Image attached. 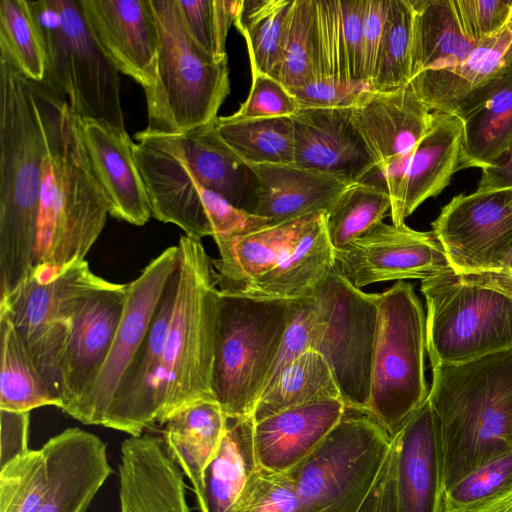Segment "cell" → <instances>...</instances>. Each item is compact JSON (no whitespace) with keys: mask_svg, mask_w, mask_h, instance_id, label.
<instances>
[{"mask_svg":"<svg viewBox=\"0 0 512 512\" xmlns=\"http://www.w3.org/2000/svg\"><path fill=\"white\" fill-rule=\"evenodd\" d=\"M59 98L0 52V300L33 267L44 162Z\"/></svg>","mask_w":512,"mask_h":512,"instance_id":"1","label":"cell"},{"mask_svg":"<svg viewBox=\"0 0 512 512\" xmlns=\"http://www.w3.org/2000/svg\"><path fill=\"white\" fill-rule=\"evenodd\" d=\"M136 161L152 217L188 237L212 236L202 202L204 189L247 211L253 173L219 135L214 121L180 134H135Z\"/></svg>","mask_w":512,"mask_h":512,"instance_id":"2","label":"cell"},{"mask_svg":"<svg viewBox=\"0 0 512 512\" xmlns=\"http://www.w3.org/2000/svg\"><path fill=\"white\" fill-rule=\"evenodd\" d=\"M444 490L512 450V348L457 365L432 367ZM445 493V492H444Z\"/></svg>","mask_w":512,"mask_h":512,"instance_id":"3","label":"cell"},{"mask_svg":"<svg viewBox=\"0 0 512 512\" xmlns=\"http://www.w3.org/2000/svg\"><path fill=\"white\" fill-rule=\"evenodd\" d=\"M108 214L107 199L83 145L78 116L60 97L44 162L33 267L63 268L85 260Z\"/></svg>","mask_w":512,"mask_h":512,"instance_id":"4","label":"cell"},{"mask_svg":"<svg viewBox=\"0 0 512 512\" xmlns=\"http://www.w3.org/2000/svg\"><path fill=\"white\" fill-rule=\"evenodd\" d=\"M177 246V295L155 380L159 425L193 403L215 400L212 370L219 289L214 267L200 239L181 236Z\"/></svg>","mask_w":512,"mask_h":512,"instance_id":"5","label":"cell"},{"mask_svg":"<svg viewBox=\"0 0 512 512\" xmlns=\"http://www.w3.org/2000/svg\"><path fill=\"white\" fill-rule=\"evenodd\" d=\"M431 367L457 365L512 348V273L456 271L422 281Z\"/></svg>","mask_w":512,"mask_h":512,"instance_id":"6","label":"cell"},{"mask_svg":"<svg viewBox=\"0 0 512 512\" xmlns=\"http://www.w3.org/2000/svg\"><path fill=\"white\" fill-rule=\"evenodd\" d=\"M297 303L219 290L212 390L228 418L251 417Z\"/></svg>","mask_w":512,"mask_h":512,"instance_id":"7","label":"cell"},{"mask_svg":"<svg viewBox=\"0 0 512 512\" xmlns=\"http://www.w3.org/2000/svg\"><path fill=\"white\" fill-rule=\"evenodd\" d=\"M158 29L157 78L145 92L146 134H180L214 121L230 92L228 59L214 63L188 37L175 0H150Z\"/></svg>","mask_w":512,"mask_h":512,"instance_id":"8","label":"cell"},{"mask_svg":"<svg viewBox=\"0 0 512 512\" xmlns=\"http://www.w3.org/2000/svg\"><path fill=\"white\" fill-rule=\"evenodd\" d=\"M378 320L370 414L392 438L429 396L426 316L414 286L397 281L375 296Z\"/></svg>","mask_w":512,"mask_h":512,"instance_id":"9","label":"cell"},{"mask_svg":"<svg viewBox=\"0 0 512 512\" xmlns=\"http://www.w3.org/2000/svg\"><path fill=\"white\" fill-rule=\"evenodd\" d=\"M46 48L43 80L80 118L125 129L119 71L91 34L80 0L30 1Z\"/></svg>","mask_w":512,"mask_h":512,"instance_id":"10","label":"cell"},{"mask_svg":"<svg viewBox=\"0 0 512 512\" xmlns=\"http://www.w3.org/2000/svg\"><path fill=\"white\" fill-rule=\"evenodd\" d=\"M392 438L367 412L347 408L320 445L287 472L298 512H356L374 485Z\"/></svg>","mask_w":512,"mask_h":512,"instance_id":"11","label":"cell"},{"mask_svg":"<svg viewBox=\"0 0 512 512\" xmlns=\"http://www.w3.org/2000/svg\"><path fill=\"white\" fill-rule=\"evenodd\" d=\"M109 283L95 275L86 260L63 268L42 264L34 266L21 284L0 300V311L11 319L60 402V367L75 315L89 294Z\"/></svg>","mask_w":512,"mask_h":512,"instance_id":"12","label":"cell"},{"mask_svg":"<svg viewBox=\"0 0 512 512\" xmlns=\"http://www.w3.org/2000/svg\"><path fill=\"white\" fill-rule=\"evenodd\" d=\"M375 296L351 284L336 265L313 296L311 350L328 363L346 407L367 413L378 320Z\"/></svg>","mask_w":512,"mask_h":512,"instance_id":"13","label":"cell"},{"mask_svg":"<svg viewBox=\"0 0 512 512\" xmlns=\"http://www.w3.org/2000/svg\"><path fill=\"white\" fill-rule=\"evenodd\" d=\"M178 256L177 245L168 247L127 283L126 303L110 351L92 384L66 414L83 424L102 426L121 379L148 331Z\"/></svg>","mask_w":512,"mask_h":512,"instance_id":"14","label":"cell"},{"mask_svg":"<svg viewBox=\"0 0 512 512\" xmlns=\"http://www.w3.org/2000/svg\"><path fill=\"white\" fill-rule=\"evenodd\" d=\"M432 227L454 270H503L512 253V187L459 194Z\"/></svg>","mask_w":512,"mask_h":512,"instance_id":"15","label":"cell"},{"mask_svg":"<svg viewBox=\"0 0 512 512\" xmlns=\"http://www.w3.org/2000/svg\"><path fill=\"white\" fill-rule=\"evenodd\" d=\"M335 251L341 274L355 287L405 279L426 280L452 268L433 231L381 222L363 236Z\"/></svg>","mask_w":512,"mask_h":512,"instance_id":"16","label":"cell"},{"mask_svg":"<svg viewBox=\"0 0 512 512\" xmlns=\"http://www.w3.org/2000/svg\"><path fill=\"white\" fill-rule=\"evenodd\" d=\"M352 122L377 172L386 184L404 172L416 146L428 131L433 112L411 84L390 91L361 90L352 105Z\"/></svg>","mask_w":512,"mask_h":512,"instance_id":"17","label":"cell"},{"mask_svg":"<svg viewBox=\"0 0 512 512\" xmlns=\"http://www.w3.org/2000/svg\"><path fill=\"white\" fill-rule=\"evenodd\" d=\"M96 43L108 61L144 90L156 84L158 29L150 0H80Z\"/></svg>","mask_w":512,"mask_h":512,"instance_id":"18","label":"cell"},{"mask_svg":"<svg viewBox=\"0 0 512 512\" xmlns=\"http://www.w3.org/2000/svg\"><path fill=\"white\" fill-rule=\"evenodd\" d=\"M291 120L294 164L351 183L377 171L352 122L351 105L301 107Z\"/></svg>","mask_w":512,"mask_h":512,"instance_id":"19","label":"cell"},{"mask_svg":"<svg viewBox=\"0 0 512 512\" xmlns=\"http://www.w3.org/2000/svg\"><path fill=\"white\" fill-rule=\"evenodd\" d=\"M127 297V284L110 282L81 303L60 367L61 410L77 403L92 384L112 346Z\"/></svg>","mask_w":512,"mask_h":512,"instance_id":"20","label":"cell"},{"mask_svg":"<svg viewBox=\"0 0 512 512\" xmlns=\"http://www.w3.org/2000/svg\"><path fill=\"white\" fill-rule=\"evenodd\" d=\"M81 138L93 174L108 202L109 214L142 226L152 217L134 144L125 129L105 120L78 117Z\"/></svg>","mask_w":512,"mask_h":512,"instance_id":"21","label":"cell"},{"mask_svg":"<svg viewBox=\"0 0 512 512\" xmlns=\"http://www.w3.org/2000/svg\"><path fill=\"white\" fill-rule=\"evenodd\" d=\"M120 512H191L184 474L162 436H129L121 445Z\"/></svg>","mask_w":512,"mask_h":512,"instance_id":"22","label":"cell"},{"mask_svg":"<svg viewBox=\"0 0 512 512\" xmlns=\"http://www.w3.org/2000/svg\"><path fill=\"white\" fill-rule=\"evenodd\" d=\"M463 126L454 114L433 112L431 125L416 146L404 172L386 184L395 225L405 224L424 201L437 196L459 169Z\"/></svg>","mask_w":512,"mask_h":512,"instance_id":"23","label":"cell"},{"mask_svg":"<svg viewBox=\"0 0 512 512\" xmlns=\"http://www.w3.org/2000/svg\"><path fill=\"white\" fill-rule=\"evenodd\" d=\"M392 444L400 511L442 512V458L428 399L392 437Z\"/></svg>","mask_w":512,"mask_h":512,"instance_id":"24","label":"cell"},{"mask_svg":"<svg viewBox=\"0 0 512 512\" xmlns=\"http://www.w3.org/2000/svg\"><path fill=\"white\" fill-rule=\"evenodd\" d=\"M249 167L253 186L247 212L267 218L274 225L326 212L352 184L294 163Z\"/></svg>","mask_w":512,"mask_h":512,"instance_id":"25","label":"cell"},{"mask_svg":"<svg viewBox=\"0 0 512 512\" xmlns=\"http://www.w3.org/2000/svg\"><path fill=\"white\" fill-rule=\"evenodd\" d=\"M340 399L290 408L254 422L253 444L258 467L285 472L326 438L346 412Z\"/></svg>","mask_w":512,"mask_h":512,"instance_id":"26","label":"cell"},{"mask_svg":"<svg viewBox=\"0 0 512 512\" xmlns=\"http://www.w3.org/2000/svg\"><path fill=\"white\" fill-rule=\"evenodd\" d=\"M52 439V482L37 512H86L113 472L106 443L78 427L67 428Z\"/></svg>","mask_w":512,"mask_h":512,"instance_id":"27","label":"cell"},{"mask_svg":"<svg viewBox=\"0 0 512 512\" xmlns=\"http://www.w3.org/2000/svg\"><path fill=\"white\" fill-rule=\"evenodd\" d=\"M512 65V6L505 25L479 42L462 63L427 70L410 82L419 99L432 111L455 114L465 100Z\"/></svg>","mask_w":512,"mask_h":512,"instance_id":"28","label":"cell"},{"mask_svg":"<svg viewBox=\"0 0 512 512\" xmlns=\"http://www.w3.org/2000/svg\"><path fill=\"white\" fill-rule=\"evenodd\" d=\"M454 115L463 126L459 169L490 165L512 142V65L474 91Z\"/></svg>","mask_w":512,"mask_h":512,"instance_id":"29","label":"cell"},{"mask_svg":"<svg viewBox=\"0 0 512 512\" xmlns=\"http://www.w3.org/2000/svg\"><path fill=\"white\" fill-rule=\"evenodd\" d=\"M323 214H309L218 244L220 257L212 259L218 289L241 292L269 272Z\"/></svg>","mask_w":512,"mask_h":512,"instance_id":"30","label":"cell"},{"mask_svg":"<svg viewBox=\"0 0 512 512\" xmlns=\"http://www.w3.org/2000/svg\"><path fill=\"white\" fill-rule=\"evenodd\" d=\"M335 265V251L326 232L324 212L269 272L237 294L286 301L312 298Z\"/></svg>","mask_w":512,"mask_h":512,"instance_id":"31","label":"cell"},{"mask_svg":"<svg viewBox=\"0 0 512 512\" xmlns=\"http://www.w3.org/2000/svg\"><path fill=\"white\" fill-rule=\"evenodd\" d=\"M314 47L309 81L293 93L300 107L352 105L360 91L349 80L339 0H314Z\"/></svg>","mask_w":512,"mask_h":512,"instance_id":"32","label":"cell"},{"mask_svg":"<svg viewBox=\"0 0 512 512\" xmlns=\"http://www.w3.org/2000/svg\"><path fill=\"white\" fill-rule=\"evenodd\" d=\"M227 422L216 400H203L181 409L164 424V443L191 482L196 499L202 493L204 471L220 447Z\"/></svg>","mask_w":512,"mask_h":512,"instance_id":"33","label":"cell"},{"mask_svg":"<svg viewBox=\"0 0 512 512\" xmlns=\"http://www.w3.org/2000/svg\"><path fill=\"white\" fill-rule=\"evenodd\" d=\"M252 417L228 418L220 447L203 475L200 512H236L252 473L258 468Z\"/></svg>","mask_w":512,"mask_h":512,"instance_id":"34","label":"cell"},{"mask_svg":"<svg viewBox=\"0 0 512 512\" xmlns=\"http://www.w3.org/2000/svg\"><path fill=\"white\" fill-rule=\"evenodd\" d=\"M414 11L411 80L462 63L477 46L465 34L455 0H411ZM411 82V81H410Z\"/></svg>","mask_w":512,"mask_h":512,"instance_id":"35","label":"cell"},{"mask_svg":"<svg viewBox=\"0 0 512 512\" xmlns=\"http://www.w3.org/2000/svg\"><path fill=\"white\" fill-rule=\"evenodd\" d=\"M331 399L342 400L332 371L318 352L309 350L266 386L251 417L257 422L290 408Z\"/></svg>","mask_w":512,"mask_h":512,"instance_id":"36","label":"cell"},{"mask_svg":"<svg viewBox=\"0 0 512 512\" xmlns=\"http://www.w3.org/2000/svg\"><path fill=\"white\" fill-rule=\"evenodd\" d=\"M0 350V409L30 412L42 406L61 407L11 319L2 311Z\"/></svg>","mask_w":512,"mask_h":512,"instance_id":"37","label":"cell"},{"mask_svg":"<svg viewBox=\"0 0 512 512\" xmlns=\"http://www.w3.org/2000/svg\"><path fill=\"white\" fill-rule=\"evenodd\" d=\"M214 123L226 144L248 165L294 161L291 117L236 120L218 116Z\"/></svg>","mask_w":512,"mask_h":512,"instance_id":"38","label":"cell"},{"mask_svg":"<svg viewBox=\"0 0 512 512\" xmlns=\"http://www.w3.org/2000/svg\"><path fill=\"white\" fill-rule=\"evenodd\" d=\"M391 210L386 188L372 183L350 184L325 212V228L334 250H340L383 222Z\"/></svg>","mask_w":512,"mask_h":512,"instance_id":"39","label":"cell"},{"mask_svg":"<svg viewBox=\"0 0 512 512\" xmlns=\"http://www.w3.org/2000/svg\"><path fill=\"white\" fill-rule=\"evenodd\" d=\"M55 446L40 448L0 467V512H37L50 489Z\"/></svg>","mask_w":512,"mask_h":512,"instance_id":"40","label":"cell"},{"mask_svg":"<svg viewBox=\"0 0 512 512\" xmlns=\"http://www.w3.org/2000/svg\"><path fill=\"white\" fill-rule=\"evenodd\" d=\"M293 0H242L234 25L246 40L251 74L272 76Z\"/></svg>","mask_w":512,"mask_h":512,"instance_id":"41","label":"cell"},{"mask_svg":"<svg viewBox=\"0 0 512 512\" xmlns=\"http://www.w3.org/2000/svg\"><path fill=\"white\" fill-rule=\"evenodd\" d=\"M0 52L28 79L44 80L46 48L30 1H0Z\"/></svg>","mask_w":512,"mask_h":512,"instance_id":"42","label":"cell"},{"mask_svg":"<svg viewBox=\"0 0 512 512\" xmlns=\"http://www.w3.org/2000/svg\"><path fill=\"white\" fill-rule=\"evenodd\" d=\"M413 18L411 0H390L378 59L367 89L390 91L410 83Z\"/></svg>","mask_w":512,"mask_h":512,"instance_id":"43","label":"cell"},{"mask_svg":"<svg viewBox=\"0 0 512 512\" xmlns=\"http://www.w3.org/2000/svg\"><path fill=\"white\" fill-rule=\"evenodd\" d=\"M314 0H293L288 11L272 77L292 94L309 81L314 47Z\"/></svg>","mask_w":512,"mask_h":512,"instance_id":"44","label":"cell"},{"mask_svg":"<svg viewBox=\"0 0 512 512\" xmlns=\"http://www.w3.org/2000/svg\"><path fill=\"white\" fill-rule=\"evenodd\" d=\"M188 37L208 60H227L228 31L242 0H175Z\"/></svg>","mask_w":512,"mask_h":512,"instance_id":"45","label":"cell"},{"mask_svg":"<svg viewBox=\"0 0 512 512\" xmlns=\"http://www.w3.org/2000/svg\"><path fill=\"white\" fill-rule=\"evenodd\" d=\"M512 492V450L477 468L445 491L442 512H474Z\"/></svg>","mask_w":512,"mask_h":512,"instance_id":"46","label":"cell"},{"mask_svg":"<svg viewBox=\"0 0 512 512\" xmlns=\"http://www.w3.org/2000/svg\"><path fill=\"white\" fill-rule=\"evenodd\" d=\"M294 482L287 472L258 467L250 476L236 512H298Z\"/></svg>","mask_w":512,"mask_h":512,"instance_id":"47","label":"cell"},{"mask_svg":"<svg viewBox=\"0 0 512 512\" xmlns=\"http://www.w3.org/2000/svg\"><path fill=\"white\" fill-rule=\"evenodd\" d=\"M247 99L231 118L251 120L291 117L301 108L295 96L277 79L263 73H253Z\"/></svg>","mask_w":512,"mask_h":512,"instance_id":"48","label":"cell"},{"mask_svg":"<svg viewBox=\"0 0 512 512\" xmlns=\"http://www.w3.org/2000/svg\"><path fill=\"white\" fill-rule=\"evenodd\" d=\"M201 196L216 245L274 225L267 218L233 206L213 191L204 189Z\"/></svg>","mask_w":512,"mask_h":512,"instance_id":"49","label":"cell"},{"mask_svg":"<svg viewBox=\"0 0 512 512\" xmlns=\"http://www.w3.org/2000/svg\"><path fill=\"white\" fill-rule=\"evenodd\" d=\"M314 318V298L298 300L296 311L285 331L264 389L285 367L311 350Z\"/></svg>","mask_w":512,"mask_h":512,"instance_id":"50","label":"cell"},{"mask_svg":"<svg viewBox=\"0 0 512 512\" xmlns=\"http://www.w3.org/2000/svg\"><path fill=\"white\" fill-rule=\"evenodd\" d=\"M455 4L466 36L478 44L502 29L512 0H455Z\"/></svg>","mask_w":512,"mask_h":512,"instance_id":"51","label":"cell"},{"mask_svg":"<svg viewBox=\"0 0 512 512\" xmlns=\"http://www.w3.org/2000/svg\"><path fill=\"white\" fill-rule=\"evenodd\" d=\"M347 70L352 87L365 89L363 81V12L364 0H339Z\"/></svg>","mask_w":512,"mask_h":512,"instance_id":"52","label":"cell"},{"mask_svg":"<svg viewBox=\"0 0 512 512\" xmlns=\"http://www.w3.org/2000/svg\"><path fill=\"white\" fill-rule=\"evenodd\" d=\"M390 0H364L363 12V81L367 88L372 80L383 39Z\"/></svg>","mask_w":512,"mask_h":512,"instance_id":"53","label":"cell"},{"mask_svg":"<svg viewBox=\"0 0 512 512\" xmlns=\"http://www.w3.org/2000/svg\"><path fill=\"white\" fill-rule=\"evenodd\" d=\"M356 512H401L399 507L394 447H391L379 475Z\"/></svg>","mask_w":512,"mask_h":512,"instance_id":"54","label":"cell"},{"mask_svg":"<svg viewBox=\"0 0 512 512\" xmlns=\"http://www.w3.org/2000/svg\"><path fill=\"white\" fill-rule=\"evenodd\" d=\"M30 412L0 409L1 452L0 467L26 454Z\"/></svg>","mask_w":512,"mask_h":512,"instance_id":"55","label":"cell"},{"mask_svg":"<svg viewBox=\"0 0 512 512\" xmlns=\"http://www.w3.org/2000/svg\"><path fill=\"white\" fill-rule=\"evenodd\" d=\"M512 187V142L487 167L482 169L477 190H494Z\"/></svg>","mask_w":512,"mask_h":512,"instance_id":"56","label":"cell"},{"mask_svg":"<svg viewBox=\"0 0 512 512\" xmlns=\"http://www.w3.org/2000/svg\"><path fill=\"white\" fill-rule=\"evenodd\" d=\"M512 504V492L498 502L474 512H498Z\"/></svg>","mask_w":512,"mask_h":512,"instance_id":"57","label":"cell"},{"mask_svg":"<svg viewBox=\"0 0 512 512\" xmlns=\"http://www.w3.org/2000/svg\"><path fill=\"white\" fill-rule=\"evenodd\" d=\"M503 270L511 272L512 273V253L509 256V258L506 260Z\"/></svg>","mask_w":512,"mask_h":512,"instance_id":"58","label":"cell"},{"mask_svg":"<svg viewBox=\"0 0 512 512\" xmlns=\"http://www.w3.org/2000/svg\"><path fill=\"white\" fill-rule=\"evenodd\" d=\"M508 438L512 445V412L509 418V424H508Z\"/></svg>","mask_w":512,"mask_h":512,"instance_id":"59","label":"cell"},{"mask_svg":"<svg viewBox=\"0 0 512 512\" xmlns=\"http://www.w3.org/2000/svg\"><path fill=\"white\" fill-rule=\"evenodd\" d=\"M498 512H512V504L505 507L504 509L498 511Z\"/></svg>","mask_w":512,"mask_h":512,"instance_id":"60","label":"cell"}]
</instances>
